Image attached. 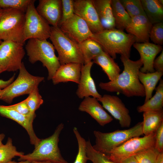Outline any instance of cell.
<instances>
[{
	"mask_svg": "<svg viewBox=\"0 0 163 163\" xmlns=\"http://www.w3.org/2000/svg\"><path fill=\"white\" fill-rule=\"evenodd\" d=\"M120 59L124 66L122 72L114 81L100 82L99 87L107 91L120 93L127 97H145L144 88L138 77L143 65L142 60L133 61L123 56Z\"/></svg>",
	"mask_w": 163,
	"mask_h": 163,
	"instance_id": "obj_1",
	"label": "cell"
},
{
	"mask_svg": "<svg viewBox=\"0 0 163 163\" xmlns=\"http://www.w3.org/2000/svg\"><path fill=\"white\" fill-rule=\"evenodd\" d=\"M91 38L99 43L103 51L114 59L118 54L129 58L131 47L136 43L133 35L116 28L93 34Z\"/></svg>",
	"mask_w": 163,
	"mask_h": 163,
	"instance_id": "obj_2",
	"label": "cell"
},
{
	"mask_svg": "<svg viewBox=\"0 0 163 163\" xmlns=\"http://www.w3.org/2000/svg\"><path fill=\"white\" fill-rule=\"evenodd\" d=\"M25 48L30 62L33 64L41 62L48 70L47 79L51 80L61 66L53 44L47 40L31 39L28 40Z\"/></svg>",
	"mask_w": 163,
	"mask_h": 163,
	"instance_id": "obj_3",
	"label": "cell"
},
{
	"mask_svg": "<svg viewBox=\"0 0 163 163\" xmlns=\"http://www.w3.org/2000/svg\"><path fill=\"white\" fill-rule=\"evenodd\" d=\"M61 123L58 125L53 134L41 139L38 145L30 153L20 156L18 161H50L57 163H68L62 156L58 146L59 136L64 128Z\"/></svg>",
	"mask_w": 163,
	"mask_h": 163,
	"instance_id": "obj_4",
	"label": "cell"
},
{
	"mask_svg": "<svg viewBox=\"0 0 163 163\" xmlns=\"http://www.w3.org/2000/svg\"><path fill=\"white\" fill-rule=\"evenodd\" d=\"M95 144L92 145L96 150L108 155L113 150L129 139L143 135L142 122H139L127 129L117 130L109 133L94 130Z\"/></svg>",
	"mask_w": 163,
	"mask_h": 163,
	"instance_id": "obj_5",
	"label": "cell"
},
{
	"mask_svg": "<svg viewBox=\"0 0 163 163\" xmlns=\"http://www.w3.org/2000/svg\"><path fill=\"white\" fill-rule=\"evenodd\" d=\"M49 38L58 53L61 65L70 63L84 64L78 43L68 37L58 27L51 26Z\"/></svg>",
	"mask_w": 163,
	"mask_h": 163,
	"instance_id": "obj_6",
	"label": "cell"
},
{
	"mask_svg": "<svg viewBox=\"0 0 163 163\" xmlns=\"http://www.w3.org/2000/svg\"><path fill=\"white\" fill-rule=\"evenodd\" d=\"M25 13L11 8L3 9L0 18V39L24 45L23 37Z\"/></svg>",
	"mask_w": 163,
	"mask_h": 163,
	"instance_id": "obj_7",
	"label": "cell"
},
{
	"mask_svg": "<svg viewBox=\"0 0 163 163\" xmlns=\"http://www.w3.org/2000/svg\"><path fill=\"white\" fill-rule=\"evenodd\" d=\"M19 70V73L16 79L3 89V92L0 95V100L10 104L15 97L29 94L44 80V77L30 74L23 62Z\"/></svg>",
	"mask_w": 163,
	"mask_h": 163,
	"instance_id": "obj_8",
	"label": "cell"
},
{
	"mask_svg": "<svg viewBox=\"0 0 163 163\" xmlns=\"http://www.w3.org/2000/svg\"><path fill=\"white\" fill-rule=\"evenodd\" d=\"M32 0L25 12L23 42L31 39L42 40L49 38L51 26L37 12Z\"/></svg>",
	"mask_w": 163,
	"mask_h": 163,
	"instance_id": "obj_9",
	"label": "cell"
},
{
	"mask_svg": "<svg viewBox=\"0 0 163 163\" xmlns=\"http://www.w3.org/2000/svg\"><path fill=\"white\" fill-rule=\"evenodd\" d=\"M155 133L142 137H136L128 140L113 150L107 157L115 163L134 156L138 152L155 147Z\"/></svg>",
	"mask_w": 163,
	"mask_h": 163,
	"instance_id": "obj_10",
	"label": "cell"
},
{
	"mask_svg": "<svg viewBox=\"0 0 163 163\" xmlns=\"http://www.w3.org/2000/svg\"><path fill=\"white\" fill-rule=\"evenodd\" d=\"M25 53L23 44L10 40L2 41L0 44V67L4 72L19 70Z\"/></svg>",
	"mask_w": 163,
	"mask_h": 163,
	"instance_id": "obj_11",
	"label": "cell"
},
{
	"mask_svg": "<svg viewBox=\"0 0 163 163\" xmlns=\"http://www.w3.org/2000/svg\"><path fill=\"white\" fill-rule=\"evenodd\" d=\"M97 99L101 103L103 108L119 121L121 127L130 126L131 118L129 110L119 97L115 95L104 94Z\"/></svg>",
	"mask_w": 163,
	"mask_h": 163,
	"instance_id": "obj_12",
	"label": "cell"
},
{
	"mask_svg": "<svg viewBox=\"0 0 163 163\" xmlns=\"http://www.w3.org/2000/svg\"><path fill=\"white\" fill-rule=\"evenodd\" d=\"M74 14L85 21L93 34L104 30L92 0H74Z\"/></svg>",
	"mask_w": 163,
	"mask_h": 163,
	"instance_id": "obj_13",
	"label": "cell"
},
{
	"mask_svg": "<svg viewBox=\"0 0 163 163\" xmlns=\"http://www.w3.org/2000/svg\"><path fill=\"white\" fill-rule=\"evenodd\" d=\"M58 27L68 37L78 43L91 38L93 35L85 21L75 14Z\"/></svg>",
	"mask_w": 163,
	"mask_h": 163,
	"instance_id": "obj_14",
	"label": "cell"
},
{
	"mask_svg": "<svg viewBox=\"0 0 163 163\" xmlns=\"http://www.w3.org/2000/svg\"><path fill=\"white\" fill-rule=\"evenodd\" d=\"M93 63L92 61L82 65L79 82L76 92L80 98L91 97L98 99L102 96L98 92L91 75V70Z\"/></svg>",
	"mask_w": 163,
	"mask_h": 163,
	"instance_id": "obj_15",
	"label": "cell"
},
{
	"mask_svg": "<svg viewBox=\"0 0 163 163\" xmlns=\"http://www.w3.org/2000/svg\"><path fill=\"white\" fill-rule=\"evenodd\" d=\"M78 109L80 111L88 113L101 126H104L113 120L97 99L92 97L85 98L80 104Z\"/></svg>",
	"mask_w": 163,
	"mask_h": 163,
	"instance_id": "obj_16",
	"label": "cell"
},
{
	"mask_svg": "<svg viewBox=\"0 0 163 163\" xmlns=\"http://www.w3.org/2000/svg\"><path fill=\"white\" fill-rule=\"evenodd\" d=\"M0 115L11 119L21 125L27 131L31 144L34 145V147L38 145L41 139L37 137L34 130L33 122L34 119L23 115L7 106L1 105Z\"/></svg>",
	"mask_w": 163,
	"mask_h": 163,
	"instance_id": "obj_17",
	"label": "cell"
},
{
	"mask_svg": "<svg viewBox=\"0 0 163 163\" xmlns=\"http://www.w3.org/2000/svg\"><path fill=\"white\" fill-rule=\"evenodd\" d=\"M133 46L139 53L143 63L140 71L143 73L154 72L153 64L155 58L163 50L162 46L149 42L144 43H135Z\"/></svg>",
	"mask_w": 163,
	"mask_h": 163,
	"instance_id": "obj_18",
	"label": "cell"
},
{
	"mask_svg": "<svg viewBox=\"0 0 163 163\" xmlns=\"http://www.w3.org/2000/svg\"><path fill=\"white\" fill-rule=\"evenodd\" d=\"M36 8L50 25L58 27L61 16V0H40Z\"/></svg>",
	"mask_w": 163,
	"mask_h": 163,
	"instance_id": "obj_19",
	"label": "cell"
},
{
	"mask_svg": "<svg viewBox=\"0 0 163 163\" xmlns=\"http://www.w3.org/2000/svg\"><path fill=\"white\" fill-rule=\"evenodd\" d=\"M153 24L146 15H140L131 18V21L125 29L127 33L133 35L136 43L149 42L150 34Z\"/></svg>",
	"mask_w": 163,
	"mask_h": 163,
	"instance_id": "obj_20",
	"label": "cell"
},
{
	"mask_svg": "<svg viewBox=\"0 0 163 163\" xmlns=\"http://www.w3.org/2000/svg\"><path fill=\"white\" fill-rule=\"evenodd\" d=\"M82 64L70 63L61 65L56 72L52 80L54 85L61 82H73L79 84Z\"/></svg>",
	"mask_w": 163,
	"mask_h": 163,
	"instance_id": "obj_21",
	"label": "cell"
},
{
	"mask_svg": "<svg viewBox=\"0 0 163 163\" xmlns=\"http://www.w3.org/2000/svg\"><path fill=\"white\" fill-rule=\"evenodd\" d=\"M100 22L104 29L115 28L111 0H92Z\"/></svg>",
	"mask_w": 163,
	"mask_h": 163,
	"instance_id": "obj_22",
	"label": "cell"
},
{
	"mask_svg": "<svg viewBox=\"0 0 163 163\" xmlns=\"http://www.w3.org/2000/svg\"><path fill=\"white\" fill-rule=\"evenodd\" d=\"M92 60L94 63L101 67L110 81H114L120 73L121 70L118 64L104 51L94 57Z\"/></svg>",
	"mask_w": 163,
	"mask_h": 163,
	"instance_id": "obj_23",
	"label": "cell"
},
{
	"mask_svg": "<svg viewBox=\"0 0 163 163\" xmlns=\"http://www.w3.org/2000/svg\"><path fill=\"white\" fill-rule=\"evenodd\" d=\"M145 15L153 25L163 21V4L159 0H141Z\"/></svg>",
	"mask_w": 163,
	"mask_h": 163,
	"instance_id": "obj_24",
	"label": "cell"
},
{
	"mask_svg": "<svg viewBox=\"0 0 163 163\" xmlns=\"http://www.w3.org/2000/svg\"><path fill=\"white\" fill-rule=\"evenodd\" d=\"M143 116L142 130L145 136L155 133L163 122V110L145 112Z\"/></svg>",
	"mask_w": 163,
	"mask_h": 163,
	"instance_id": "obj_25",
	"label": "cell"
},
{
	"mask_svg": "<svg viewBox=\"0 0 163 163\" xmlns=\"http://www.w3.org/2000/svg\"><path fill=\"white\" fill-rule=\"evenodd\" d=\"M159 81L155 94L143 104L137 107L138 112L163 110V80L161 78Z\"/></svg>",
	"mask_w": 163,
	"mask_h": 163,
	"instance_id": "obj_26",
	"label": "cell"
},
{
	"mask_svg": "<svg viewBox=\"0 0 163 163\" xmlns=\"http://www.w3.org/2000/svg\"><path fill=\"white\" fill-rule=\"evenodd\" d=\"M163 75V73L156 71L147 73L139 72L138 74L139 80L143 85L145 90L144 102L152 97L153 92Z\"/></svg>",
	"mask_w": 163,
	"mask_h": 163,
	"instance_id": "obj_27",
	"label": "cell"
},
{
	"mask_svg": "<svg viewBox=\"0 0 163 163\" xmlns=\"http://www.w3.org/2000/svg\"><path fill=\"white\" fill-rule=\"evenodd\" d=\"M111 5L115 28L123 31L130 23L131 18L122 5L120 0H111Z\"/></svg>",
	"mask_w": 163,
	"mask_h": 163,
	"instance_id": "obj_28",
	"label": "cell"
},
{
	"mask_svg": "<svg viewBox=\"0 0 163 163\" xmlns=\"http://www.w3.org/2000/svg\"><path fill=\"white\" fill-rule=\"evenodd\" d=\"M78 44L83 57L84 64L92 61L94 57L104 51L101 45L91 38Z\"/></svg>",
	"mask_w": 163,
	"mask_h": 163,
	"instance_id": "obj_29",
	"label": "cell"
},
{
	"mask_svg": "<svg viewBox=\"0 0 163 163\" xmlns=\"http://www.w3.org/2000/svg\"><path fill=\"white\" fill-rule=\"evenodd\" d=\"M24 155V153L17 151L14 145L11 138H8L6 143L0 146V163H6L12 161L16 156L20 157Z\"/></svg>",
	"mask_w": 163,
	"mask_h": 163,
	"instance_id": "obj_30",
	"label": "cell"
},
{
	"mask_svg": "<svg viewBox=\"0 0 163 163\" xmlns=\"http://www.w3.org/2000/svg\"><path fill=\"white\" fill-rule=\"evenodd\" d=\"M120 1L131 18L145 15L141 0H120Z\"/></svg>",
	"mask_w": 163,
	"mask_h": 163,
	"instance_id": "obj_31",
	"label": "cell"
},
{
	"mask_svg": "<svg viewBox=\"0 0 163 163\" xmlns=\"http://www.w3.org/2000/svg\"><path fill=\"white\" fill-rule=\"evenodd\" d=\"M86 152L88 160L92 163H115L106 155L95 150L89 139L86 142Z\"/></svg>",
	"mask_w": 163,
	"mask_h": 163,
	"instance_id": "obj_32",
	"label": "cell"
},
{
	"mask_svg": "<svg viewBox=\"0 0 163 163\" xmlns=\"http://www.w3.org/2000/svg\"><path fill=\"white\" fill-rule=\"evenodd\" d=\"M73 133L77 141L78 150L75 161L73 163H87L88 160L86 152V142L81 135L77 128H73Z\"/></svg>",
	"mask_w": 163,
	"mask_h": 163,
	"instance_id": "obj_33",
	"label": "cell"
},
{
	"mask_svg": "<svg viewBox=\"0 0 163 163\" xmlns=\"http://www.w3.org/2000/svg\"><path fill=\"white\" fill-rule=\"evenodd\" d=\"M159 152L153 147L141 151L134 156L138 163H156Z\"/></svg>",
	"mask_w": 163,
	"mask_h": 163,
	"instance_id": "obj_34",
	"label": "cell"
},
{
	"mask_svg": "<svg viewBox=\"0 0 163 163\" xmlns=\"http://www.w3.org/2000/svg\"><path fill=\"white\" fill-rule=\"evenodd\" d=\"M25 99L31 114L36 115L35 111L43 102L42 97L39 93L38 87L35 88Z\"/></svg>",
	"mask_w": 163,
	"mask_h": 163,
	"instance_id": "obj_35",
	"label": "cell"
},
{
	"mask_svg": "<svg viewBox=\"0 0 163 163\" xmlns=\"http://www.w3.org/2000/svg\"><path fill=\"white\" fill-rule=\"evenodd\" d=\"M32 0H0V7L2 8L17 9L25 13Z\"/></svg>",
	"mask_w": 163,
	"mask_h": 163,
	"instance_id": "obj_36",
	"label": "cell"
},
{
	"mask_svg": "<svg viewBox=\"0 0 163 163\" xmlns=\"http://www.w3.org/2000/svg\"><path fill=\"white\" fill-rule=\"evenodd\" d=\"M150 39L154 44L162 46L163 44V22L153 25L149 36Z\"/></svg>",
	"mask_w": 163,
	"mask_h": 163,
	"instance_id": "obj_37",
	"label": "cell"
},
{
	"mask_svg": "<svg viewBox=\"0 0 163 163\" xmlns=\"http://www.w3.org/2000/svg\"><path fill=\"white\" fill-rule=\"evenodd\" d=\"M61 16L58 27L74 14L73 0H61Z\"/></svg>",
	"mask_w": 163,
	"mask_h": 163,
	"instance_id": "obj_38",
	"label": "cell"
},
{
	"mask_svg": "<svg viewBox=\"0 0 163 163\" xmlns=\"http://www.w3.org/2000/svg\"><path fill=\"white\" fill-rule=\"evenodd\" d=\"M7 106L9 108L25 116L34 119H35L36 116V115H33L31 114L26 99L17 104Z\"/></svg>",
	"mask_w": 163,
	"mask_h": 163,
	"instance_id": "obj_39",
	"label": "cell"
},
{
	"mask_svg": "<svg viewBox=\"0 0 163 163\" xmlns=\"http://www.w3.org/2000/svg\"><path fill=\"white\" fill-rule=\"evenodd\" d=\"M155 133V148L159 152H163V122L161 123Z\"/></svg>",
	"mask_w": 163,
	"mask_h": 163,
	"instance_id": "obj_40",
	"label": "cell"
},
{
	"mask_svg": "<svg viewBox=\"0 0 163 163\" xmlns=\"http://www.w3.org/2000/svg\"><path fill=\"white\" fill-rule=\"evenodd\" d=\"M153 66L155 71L163 73V50L160 55L154 60Z\"/></svg>",
	"mask_w": 163,
	"mask_h": 163,
	"instance_id": "obj_41",
	"label": "cell"
},
{
	"mask_svg": "<svg viewBox=\"0 0 163 163\" xmlns=\"http://www.w3.org/2000/svg\"><path fill=\"white\" fill-rule=\"evenodd\" d=\"M15 76L14 74L11 78L6 81L0 79V89H3L10 85L14 80Z\"/></svg>",
	"mask_w": 163,
	"mask_h": 163,
	"instance_id": "obj_42",
	"label": "cell"
},
{
	"mask_svg": "<svg viewBox=\"0 0 163 163\" xmlns=\"http://www.w3.org/2000/svg\"><path fill=\"white\" fill-rule=\"evenodd\" d=\"M119 163H138L134 156L128 158Z\"/></svg>",
	"mask_w": 163,
	"mask_h": 163,
	"instance_id": "obj_43",
	"label": "cell"
},
{
	"mask_svg": "<svg viewBox=\"0 0 163 163\" xmlns=\"http://www.w3.org/2000/svg\"><path fill=\"white\" fill-rule=\"evenodd\" d=\"M156 163H163V152L158 153Z\"/></svg>",
	"mask_w": 163,
	"mask_h": 163,
	"instance_id": "obj_44",
	"label": "cell"
},
{
	"mask_svg": "<svg viewBox=\"0 0 163 163\" xmlns=\"http://www.w3.org/2000/svg\"><path fill=\"white\" fill-rule=\"evenodd\" d=\"M6 163H31V162L28 160L21 161L19 162L11 161Z\"/></svg>",
	"mask_w": 163,
	"mask_h": 163,
	"instance_id": "obj_45",
	"label": "cell"
},
{
	"mask_svg": "<svg viewBox=\"0 0 163 163\" xmlns=\"http://www.w3.org/2000/svg\"><path fill=\"white\" fill-rule=\"evenodd\" d=\"M31 163H57L50 161H33L31 162Z\"/></svg>",
	"mask_w": 163,
	"mask_h": 163,
	"instance_id": "obj_46",
	"label": "cell"
},
{
	"mask_svg": "<svg viewBox=\"0 0 163 163\" xmlns=\"http://www.w3.org/2000/svg\"><path fill=\"white\" fill-rule=\"evenodd\" d=\"M5 137V135L3 133H0V146L2 144V141Z\"/></svg>",
	"mask_w": 163,
	"mask_h": 163,
	"instance_id": "obj_47",
	"label": "cell"
},
{
	"mask_svg": "<svg viewBox=\"0 0 163 163\" xmlns=\"http://www.w3.org/2000/svg\"><path fill=\"white\" fill-rule=\"evenodd\" d=\"M3 11V9L0 7V18L2 15Z\"/></svg>",
	"mask_w": 163,
	"mask_h": 163,
	"instance_id": "obj_48",
	"label": "cell"
},
{
	"mask_svg": "<svg viewBox=\"0 0 163 163\" xmlns=\"http://www.w3.org/2000/svg\"><path fill=\"white\" fill-rule=\"evenodd\" d=\"M3 92V90L0 89V95L2 94Z\"/></svg>",
	"mask_w": 163,
	"mask_h": 163,
	"instance_id": "obj_49",
	"label": "cell"
},
{
	"mask_svg": "<svg viewBox=\"0 0 163 163\" xmlns=\"http://www.w3.org/2000/svg\"><path fill=\"white\" fill-rule=\"evenodd\" d=\"M3 72H4V71L0 67V74Z\"/></svg>",
	"mask_w": 163,
	"mask_h": 163,
	"instance_id": "obj_50",
	"label": "cell"
},
{
	"mask_svg": "<svg viewBox=\"0 0 163 163\" xmlns=\"http://www.w3.org/2000/svg\"><path fill=\"white\" fill-rule=\"evenodd\" d=\"M2 40L0 39V44L2 43Z\"/></svg>",
	"mask_w": 163,
	"mask_h": 163,
	"instance_id": "obj_51",
	"label": "cell"
}]
</instances>
